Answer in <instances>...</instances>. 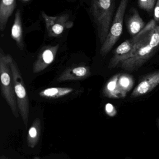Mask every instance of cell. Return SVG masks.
Here are the masks:
<instances>
[{"label":"cell","instance_id":"cell-1","mask_svg":"<svg viewBox=\"0 0 159 159\" xmlns=\"http://www.w3.org/2000/svg\"><path fill=\"white\" fill-rule=\"evenodd\" d=\"M159 47V26L157 25L145 36L135 55L119 65L126 70H137L152 57Z\"/></svg>","mask_w":159,"mask_h":159},{"label":"cell","instance_id":"cell-2","mask_svg":"<svg viewBox=\"0 0 159 159\" xmlns=\"http://www.w3.org/2000/svg\"><path fill=\"white\" fill-rule=\"evenodd\" d=\"M115 0H91V12L103 44L109 33L115 12Z\"/></svg>","mask_w":159,"mask_h":159},{"label":"cell","instance_id":"cell-3","mask_svg":"<svg viewBox=\"0 0 159 159\" xmlns=\"http://www.w3.org/2000/svg\"><path fill=\"white\" fill-rule=\"evenodd\" d=\"M156 25L155 20H151L138 34L119 45L114 51V56L109 62V69H114L122 61L133 57L142 45L145 37Z\"/></svg>","mask_w":159,"mask_h":159},{"label":"cell","instance_id":"cell-4","mask_svg":"<svg viewBox=\"0 0 159 159\" xmlns=\"http://www.w3.org/2000/svg\"><path fill=\"white\" fill-rule=\"evenodd\" d=\"M0 76L2 95L9 106L14 116H18V107L14 89V82L11 68L9 66L7 54L0 48Z\"/></svg>","mask_w":159,"mask_h":159},{"label":"cell","instance_id":"cell-5","mask_svg":"<svg viewBox=\"0 0 159 159\" xmlns=\"http://www.w3.org/2000/svg\"><path fill=\"white\" fill-rule=\"evenodd\" d=\"M7 57L12 72L19 111L24 123L27 125L30 111V104L26 88L16 62L9 54H7Z\"/></svg>","mask_w":159,"mask_h":159},{"label":"cell","instance_id":"cell-6","mask_svg":"<svg viewBox=\"0 0 159 159\" xmlns=\"http://www.w3.org/2000/svg\"><path fill=\"white\" fill-rule=\"evenodd\" d=\"M129 0H121L116 12L109 33L101 45L100 54L105 57L109 53L122 34L123 21Z\"/></svg>","mask_w":159,"mask_h":159},{"label":"cell","instance_id":"cell-7","mask_svg":"<svg viewBox=\"0 0 159 159\" xmlns=\"http://www.w3.org/2000/svg\"><path fill=\"white\" fill-rule=\"evenodd\" d=\"M41 15L44 20L49 37H58L62 34L65 30L71 29L73 26V22L70 20L68 14L52 16L42 11Z\"/></svg>","mask_w":159,"mask_h":159},{"label":"cell","instance_id":"cell-8","mask_svg":"<svg viewBox=\"0 0 159 159\" xmlns=\"http://www.w3.org/2000/svg\"><path fill=\"white\" fill-rule=\"evenodd\" d=\"M59 45L47 46L43 48L33 66V72L37 74L45 70L54 61Z\"/></svg>","mask_w":159,"mask_h":159},{"label":"cell","instance_id":"cell-9","mask_svg":"<svg viewBox=\"0 0 159 159\" xmlns=\"http://www.w3.org/2000/svg\"><path fill=\"white\" fill-rule=\"evenodd\" d=\"M159 85V71L148 75L143 78L132 93V98L140 97L152 91Z\"/></svg>","mask_w":159,"mask_h":159},{"label":"cell","instance_id":"cell-10","mask_svg":"<svg viewBox=\"0 0 159 159\" xmlns=\"http://www.w3.org/2000/svg\"><path fill=\"white\" fill-rule=\"evenodd\" d=\"M91 69L85 65L74 66L66 69L57 79L58 82L81 80L90 76Z\"/></svg>","mask_w":159,"mask_h":159},{"label":"cell","instance_id":"cell-11","mask_svg":"<svg viewBox=\"0 0 159 159\" xmlns=\"http://www.w3.org/2000/svg\"><path fill=\"white\" fill-rule=\"evenodd\" d=\"M127 28L130 34L134 36L138 34L146 26L138 10L134 7L131 8L126 19Z\"/></svg>","mask_w":159,"mask_h":159},{"label":"cell","instance_id":"cell-12","mask_svg":"<svg viewBox=\"0 0 159 159\" xmlns=\"http://www.w3.org/2000/svg\"><path fill=\"white\" fill-rule=\"evenodd\" d=\"M16 0H1L0 2V30L4 31L10 16L16 7Z\"/></svg>","mask_w":159,"mask_h":159},{"label":"cell","instance_id":"cell-13","mask_svg":"<svg viewBox=\"0 0 159 159\" xmlns=\"http://www.w3.org/2000/svg\"><path fill=\"white\" fill-rule=\"evenodd\" d=\"M11 37L16 42L18 47L22 50L24 48L23 37V29L21 22V13L18 9L15 14L14 23L11 29Z\"/></svg>","mask_w":159,"mask_h":159},{"label":"cell","instance_id":"cell-14","mask_svg":"<svg viewBox=\"0 0 159 159\" xmlns=\"http://www.w3.org/2000/svg\"><path fill=\"white\" fill-rule=\"evenodd\" d=\"M120 74L112 77L105 85L103 89L104 96L111 99H120L124 98L119 85V78Z\"/></svg>","mask_w":159,"mask_h":159},{"label":"cell","instance_id":"cell-15","mask_svg":"<svg viewBox=\"0 0 159 159\" xmlns=\"http://www.w3.org/2000/svg\"><path fill=\"white\" fill-rule=\"evenodd\" d=\"M73 91V89L71 88L56 87L45 89L40 92L39 95L44 98L55 99L66 96Z\"/></svg>","mask_w":159,"mask_h":159},{"label":"cell","instance_id":"cell-16","mask_svg":"<svg viewBox=\"0 0 159 159\" xmlns=\"http://www.w3.org/2000/svg\"><path fill=\"white\" fill-rule=\"evenodd\" d=\"M133 85V79L131 75L120 74L119 78V85L124 97L127 95L128 93L131 90Z\"/></svg>","mask_w":159,"mask_h":159},{"label":"cell","instance_id":"cell-17","mask_svg":"<svg viewBox=\"0 0 159 159\" xmlns=\"http://www.w3.org/2000/svg\"><path fill=\"white\" fill-rule=\"evenodd\" d=\"M157 0H138V5L140 8L148 13L154 11Z\"/></svg>","mask_w":159,"mask_h":159},{"label":"cell","instance_id":"cell-18","mask_svg":"<svg viewBox=\"0 0 159 159\" xmlns=\"http://www.w3.org/2000/svg\"><path fill=\"white\" fill-rule=\"evenodd\" d=\"M105 111L106 114L110 116H114L116 114V111L113 105L107 104L105 105Z\"/></svg>","mask_w":159,"mask_h":159},{"label":"cell","instance_id":"cell-19","mask_svg":"<svg viewBox=\"0 0 159 159\" xmlns=\"http://www.w3.org/2000/svg\"><path fill=\"white\" fill-rule=\"evenodd\" d=\"M154 20L156 23H159V0H157L154 10Z\"/></svg>","mask_w":159,"mask_h":159},{"label":"cell","instance_id":"cell-20","mask_svg":"<svg viewBox=\"0 0 159 159\" xmlns=\"http://www.w3.org/2000/svg\"><path fill=\"white\" fill-rule=\"evenodd\" d=\"M22 2H29V1H30V0H21Z\"/></svg>","mask_w":159,"mask_h":159},{"label":"cell","instance_id":"cell-21","mask_svg":"<svg viewBox=\"0 0 159 159\" xmlns=\"http://www.w3.org/2000/svg\"><path fill=\"white\" fill-rule=\"evenodd\" d=\"M157 122L158 126V128L159 129V118H158L157 120Z\"/></svg>","mask_w":159,"mask_h":159}]
</instances>
